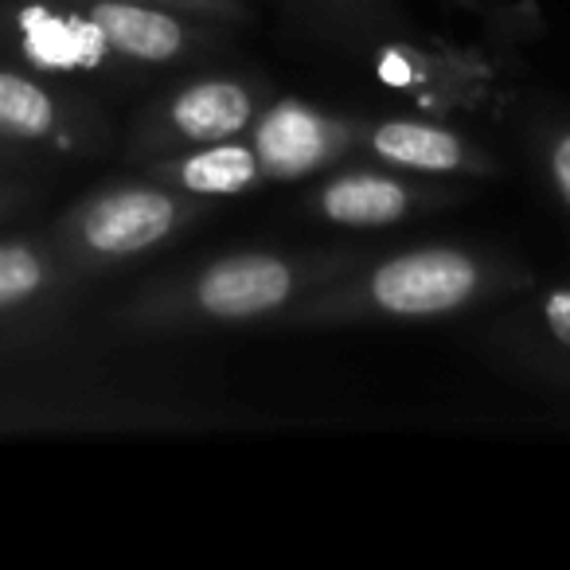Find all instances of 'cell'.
I'll return each mask as SVG.
<instances>
[{
	"instance_id": "7c38bea8",
	"label": "cell",
	"mask_w": 570,
	"mask_h": 570,
	"mask_svg": "<svg viewBox=\"0 0 570 570\" xmlns=\"http://www.w3.org/2000/svg\"><path fill=\"white\" fill-rule=\"evenodd\" d=\"M43 262L28 246H0V309L40 294Z\"/></svg>"
},
{
	"instance_id": "ba28073f",
	"label": "cell",
	"mask_w": 570,
	"mask_h": 570,
	"mask_svg": "<svg viewBox=\"0 0 570 570\" xmlns=\"http://www.w3.org/2000/svg\"><path fill=\"white\" fill-rule=\"evenodd\" d=\"M411 207V191L391 176L352 173L321 191V215L341 227H387Z\"/></svg>"
},
{
	"instance_id": "9c48e42d",
	"label": "cell",
	"mask_w": 570,
	"mask_h": 570,
	"mask_svg": "<svg viewBox=\"0 0 570 570\" xmlns=\"http://www.w3.org/2000/svg\"><path fill=\"white\" fill-rule=\"evenodd\" d=\"M372 149L380 160L411 173H458L469 157L458 134L426 121H383L372 129Z\"/></svg>"
},
{
	"instance_id": "30bf717a",
	"label": "cell",
	"mask_w": 570,
	"mask_h": 570,
	"mask_svg": "<svg viewBox=\"0 0 570 570\" xmlns=\"http://www.w3.org/2000/svg\"><path fill=\"white\" fill-rule=\"evenodd\" d=\"M262 165L254 157V149L235 141H212L199 153L180 160L176 176L191 196H235V191L250 188L258 180Z\"/></svg>"
},
{
	"instance_id": "6da1fadb",
	"label": "cell",
	"mask_w": 570,
	"mask_h": 570,
	"mask_svg": "<svg viewBox=\"0 0 570 570\" xmlns=\"http://www.w3.org/2000/svg\"><path fill=\"white\" fill-rule=\"evenodd\" d=\"M481 285V269L461 250L395 254L372 274L367 294L391 317H438L465 305Z\"/></svg>"
},
{
	"instance_id": "4fadbf2b",
	"label": "cell",
	"mask_w": 570,
	"mask_h": 570,
	"mask_svg": "<svg viewBox=\"0 0 570 570\" xmlns=\"http://www.w3.org/2000/svg\"><path fill=\"white\" fill-rule=\"evenodd\" d=\"M543 321H547V328H551L554 341H559L562 348H570V289H554V294L547 297Z\"/></svg>"
},
{
	"instance_id": "5b68a950",
	"label": "cell",
	"mask_w": 570,
	"mask_h": 570,
	"mask_svg": "<svg viewBox=\"0 0 570 570\" xmlns=\"http://www.w3.org/2000/svg\"><path fill=\"white\" fill-rule=\"evenodd\" d=\"M328 145H333L328 121L294 98L262 114L258 129H254V157H258L262 173L285 176V180L313 173L328 157Z\"/></svg>"
},
{
	"instance_id": "9a60e30c",
	"label": "cell",
	"mask_w": 570,
	"mask_h": 570,
	"mask_svg": "<svg viewBox=\"0 0 570 570\" xmlns=\"http://www.w3.org/2000/svg\"><path fill=\"white\" fill-rule=\"evenodd\" d=\"M383 79H387L391 87H403V82H411V67L391 51V56H383Z\"/></svg>"
},
{
	"instance_id": "8992f818",
	"label": "cell",
	"mask_w": 570,
	"mask_h": 570,
	"mask_svg": "<svg viewBox=\"0 0 570 570\" xmlns=\"http://www.w3.org/2000/svg\"><path fill=\"white\" fill-rule=\"evenodd\" d=\"M87 12L102 28L110 51L137 63H168L188 43V32L173 12L149 9L141 0H95Z\"/></svg>"
},
{
	"instance_id": "8fae6325",
	"label": "cell",
	"mask_w": 570,
	"mask_h": 570,
	"mask_svg": "<svg viewBox=\"0 0 570 570\" xmlns=\"http://www.w3.org/2000/svg\"><path fill=\"white\" fill-rule=\"evenodd\" d=\"M56 98L40 82L17 71H0V134L20 137V141H40L56 129Z\"/></svg>"
},
{
	"instance_id": "277c9868",
	"label": "cell",
	"mask_w": 570,
	"mask_h": 570,
	"mask_svg": "<svg viewBox=\"0 0 570 570\" xmlns=\"http://www.w3.org/2000/svg\"><path fill=\"white\" fill-rule=\"evenodd\" d=\"M24 56L43 71H95L110 56L102 28L90 12H56L48 4H28L17 17Z\"/></svg>"
},
{
	"instance_id": "52a82bcc",
	"label": "cell",
	"mask_w": 570,
	"mask_h": 570,
	"mask_svg": "<svg viewBox=\"0 0 570 570\" xmlns=\"http://www.w3.org/2000/svg\"><path fill=\"white\" fill-rule=\"evenodd\" d=\"M176 134L188 141L212 145V141H230L235 134H243L254 118V102L238 82L230 79H207L196 87L180 90L168 110Z\"/></svg>"
},
{
	"instance_id": "7a4b0ae2",
	"label": "cell",
	"mask_w": 570,
	"mask_h": 570,
	"mask_svg": "<svg viewBox=\"0 0 570 570\" xmlns=\"http://www.w3.org/2000/svg\"><path fill=\"white\" fill-rule=\"evenodd\" d=\"M294 294V269L274 254H238L204 269L196 282V302L207 317L246 321L274 313Z\"/></svg>"
},
{
	"instance_id": "5bb4252c",
	"label": "cell",
	"mask_w": 570,
	"mask_h": 570,
	"mask_svg": "<svg viewBox=\"0 0 570 570\" xmlns=\"http://www.w3.org/2000/svg\"><path fill=\"white\" fill-rule=\"evenodd\" d=\"M551 176H554V188L559 196L570 204V134H562L551 149Z\"/></svg>"
},
{
	"instance_id": "3957f363",
	"label": "cell",
	"mask_w": 570,
	"mask_h": 570,
	"mask_svg": "<svg viewBox=\"0 0 570 570\" xmlns=\"http://www.w3.org/2000/svg\"><path fill=\"white\" fill-rule=\"evenodd\" d=\"M176 199L160 188H121L98 199L82 219V243L102 258H126L157 246L176 227Z\"/></svg>"
}]
</instances>
